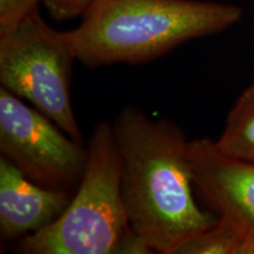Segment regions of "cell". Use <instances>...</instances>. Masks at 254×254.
I'll use <instances>...</instances> for the list:
<instances>
[{"mask_svg": "<svg viewBox=\"0 0 254 254\" xmlns=\"http://www.w3.org/2000/svg\"><path fill=\"white\" fill-rule=\"evenodd\" d=\"M112 125L122 155L129 226L152 253L178 254L218 220L193 196L189 141L183 129L170 120L151 119L131 105Z\"/></svg>", "mask_w": 254, "mask_h": 254, "instance_id": "cell-1", "label": "cell"}, {"mask_svg": "<svg viewBox=\"0 0 254 254\" xmlns=\"http://www.w3.org/2000/svg\"><path fill=\"white\" fill-rule=\"evenodd\" d=\"M239 6L199 0H93L77 28L65 32L87 67L144 64L187 41L239 23Z\"/></svg>", "mask_w": 254, "mask_h": 254, "instance_id": "cell-2", "label": "cell"}, {"mask_svg": "<svg viewBox=\"0 0 254 254\" xmlns=\"http://www.w3.org/2000/svg\"><path fill=\"white\" fill-rule=\"evenodd\" d=\"M21 254L152 253L129 226L123 198V161L113 125L101 122L71 201L55 222L17 240Z\"/></svg>", "mask_w": 254, "mask_h": 254, "instance_id": "cell-3", "label": "cell"}, {"mask_svg": "<svg viewBox=\"0 0 254 254\" xmlns=\"http://www.w3.org/2000/svg\"><path fill=\"white\" fill-rule=\"evenodd\" d=\"M74 60L65 32L51 27L39 9L0 34L1 86L82 142L71 100Z\"/></svg>", "mask_w": 254, "mask_h": 254, "instance_id": "cell-4", "label": "cell"}, {"mask_svg": "<svg viewBox=\"0 0 254 254\" xmlns=\"http://www.w3.org/2000/svg\"><path fill=\"white\" fill-rule=\"evenodd\" d=\"M0 152L32 182L69 192L77 190L87 160V146L2 86Z\"/></svg>", "mask_w": 254, "mask_h": 254, "instance_id": "cell-5", "label": "cell"}, {"mask_svg": "<svg viewBox=\"0 0 254 254\" xmlns=\"http://www.w3.org/2000/svg\"><path fill=\"white\" fill-rule=\"evenodd\" d=\"M193 185L218 217L254 231V161L224 153L208 138L189 141Z\"/></svg>", "mask_w": 254, "mask_h": 254, "instance_id": "cell-6", "label": "cell"}, {"mask_svg": "<svg viewBox=\"0 0 254 254\" xmlns=\"http://www.w3.org/2000/svg\"><path fill=\"white\" fill-rule=\"evenodd\" d=\"M74 192L44 187L0 157V238L19 240L55 222Z\"/></svg>", "mask_w": 254, "mask_h": 254, "instance_id": "cell-7", "label": "cell"}, {"mask_svg": "<svg viewBox=\"0 0 254 254\" xmlns=\"http://www.w3.org/2000/svg\"><path fill=\"white\" fill-rule=\"evenodd\" d=\"M178 254H254V231L218 217L214 225L187 241Z\"/></svg>", "mask_w": 254, "mask_h": 254, "instance_id": "cell-8", "label": "cell"}, {"mask_svg": "<svg viewBox=\"0 0 254 254\" xmlns=\"http://www.w3.org/2000/svg\"><path fill=\"white\" fill-rule=\"evenodd\" d=\"M215 142L224 153L254 161V81L234 103Z\"/></svg>", "mask_w": 254, "mask_h": 254, "instance_id": "cell-9", "label": "cell"}, {"mask_svg": "<svg viewBox=\"0 0 254 254\" xmlns=\"http://www.w3.org/2000/svg\"><path fill=\"white\" fill-rule=\"evenodd\" d=\"M43 0H0V34L13 28L32 12L39 9Z\"/></svg>", "mask_w": 254, "mask_h": 254, "instance_id": "cell-10", "label": "cell"}, {"mask_svg": "<svg viewBox=\"0 0 254 254\" xmlns=\"http://www.w3.org/2000/svg\"><path fill=\"white\" fill-rule=\"evenodd\" d=\"M93 0H43L51 17L56 20H67L85 13Z\"/></svg>", "mask_w": 254, "mask_h": 254, "instance_id": "cell-11", "label": "cell"}]
</instances>
